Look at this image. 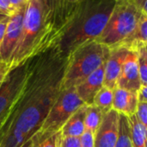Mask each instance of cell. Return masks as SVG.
Wrapping results in <instances>:
<instances>
[{"label": "cell", "instance_id": "d590c367", "mask_svg": "<svg viewBox=\"0 0 147 147\" xmlns=\"http://www.w3.org/2000/svg\"><path fill=\"white\" fill-rule=\"evenodd\" d=\"M24 1H25V2H26V3H28V1H29V0H24Z\"/></svg>", "mask_w": 147, "mask_h": 147}, {"label": "cell", "instance_id": "4dcf8cb0", "mask_svg": "<svg viewBox=\"0 0 147 147\" xmlns=\"http://www.w3.org/2000/svg\"><path fill=\"white\" fill-rule=\"evenodd\" d=\"M9 69V66H4L1 70H0V85H1V83H2V81H3V77H4V75H5V73L7 72V70Z\"/></svg>", "mask_w": 147, "mask_h": 147}, {"label": "cell", "instance_id": "8fae6325", "mask_svg": "<svg viewBox=\"0 0 147 147\" xmlns=\"http://www.w3.org/2000/svg\"><path fill=\"white\" fill-rule=\"evenodd\" d=\"M140 87L141 81L137 64V55L135 51L129 50L123 62L116 88L137 92Z\"/></svg>", "mask_w": 147, "mask_h": 147}, {"label": "cell", "instance_id": "1f68e13d", "mask_svg": "<svg viewBox=\"0 0 147 147\" xmlns=\"http://www.w3.org/2000/svg\"><path fill=\"white\" fill-rule=\"evenodd\" d=\"M9 17V16L8 15H6V14H4L3 12H2L1 10H0V23L1 22H3V20H5V19H7Z\"/></svg>", "mask_w": 147, "mask_h": 147}, {"label": "cell", "instance_id": "f1b7e54d", "mask_svg": "<svg viewBox=\"0 0 147 147\" xmlns=\"http://www.w3.org/2000/svg\"><path fill=\"white\" fill-rule=\"evenodd\" d=\"M15 10H18L20 8L25 6L27 3L24 0H9Z\"/></svg>", "mask_w": 147, "mask_h": 147}, {"label": "cell", "instance_id": "ffe728a7", "mask_svg": "<svg viewBox=\"0 0 147 147\" xmlns=\"http://www.w3.org/2000/svg\"><path fill=\"white\" fill-rule=\"evenodd\" d=\"M115 147H133L128 119L127 116L121 113H119L118 137Z\"/></svg>", "mask_w": 147, "mask_h": 147}, {"label": "cell", "instance_id": "52a82bcc", "mask_svg": "<svg viewBox=\"0 0 147 147\" xmlns=\"http://www.w3.org/2000/svg\"><path fill=\"white\" fill-rule=\"evenodd\" d=\"M28 59L9 68L0 85V126L19 95L28 73Z\"/></svg>", "mask_w": 147, "mask_h": 147}, {"label": "cell", "instance_id": "277c9868", "mask_svg": "<svg viewBox=\"0 0 147 147\" xmlns=\"http://www.w3.org/2000/svg\"><path fill=\"white\" fill-rule=\"evenodd\" d=\"M109 49L96 40L76 49L69 56L63 78V88L76 87L101 67L109 55Z\"/></svg>", "mask_w": 147, "mask_h": 147}, {"label": "cell", "instance_id": "5bb4252c", "mask_svg": "<svg viewBox=\"0 0 147 147\" xmlns=\"http://www.w3.org/2000/svg\"><path fill=\"white\" fill-rule=\"evenodd\" d=\"M137 92L115 88L114 89L113 109L127 117L135 114L138 106Z\"/></svg>", "mask_w": 147, "mask_h": 147}, {"label": "cell", "instance_id": "2e32d148", "mask_svg": "<svg viewBox=\"0 0 147 147\" xmlns=\"http://www.w3.org/2000/svg\"><path fill=\"white\" fill-rule=\"evenodd\" d=\"M86 109L87 106L84 105L67 120L60 130V134L62 137L79 138L84 133V118Z\"/></svg>", "mask_w": 147, "mask_h": 147}, {"label": "cell", "instance_id": "cb8c5ba5", "mask_svg": "<svg viewBox=\"0 0 147 147\" xmlns=\"http://www.w3.org/2000/svg\"><path fill=\"white\" fill-rule=\"evenodd\" d=\"M79 140L81 147H94V134L89 131L85 130L79 137Z\"/></svg>", "mask_w": 147, "mask_h": 147}, {"label": "cell", "instance_id": "ba28073f", "mask_svg": "<svg viewBox=\"0 0 147 147\" xmlns=\"http://www.w3.org/2000/svg\"><path fill=\"white\" fill-rule=\"evenodd\" d=\"M26 6L27 4L9 17L0 46V63L9 65L10 57L21 36Z\"/></svg>", "mask_w": 147, "mask_h": 147}, {"label": "cell", "instance_id": "f546056e", "mask_svg": "<svg viewBox=\"0 0 147 147\" xmlns=\"http://www.w3.org/2000/svg\"><path fill=\"white\" fill-rule=\"evenodd\" d=\"M9 17L0 23V46H1L2 41H3V35H4V31H5V29H6V25H7Z\"/></svg>", "mask_w": 147, "mask_h": 147}, {"label": "cell", "instance_id": "e575fe53", "mask_svg": "<svg viewBox=\"0 0 147 147\" xmlns=\"http://www.w3.org/2000/svg\"><path fill=\"white\" fill-rule=\"evenodd\" d=\"M4 66H6V64H3V63H0V70L4 67ZM8 66V65H7Z\"/></svg>", "mask_w": 147, "mask_h": 147}, {"label": "cell", "instance_id": "9c48e42d", "mask_svg": "<svg viewBox=\"0 0 147 147\" xmlns=\"http://www.w3.org/2000/svg\"><path fill=\"white\" fill-rule=\"evenodd\" d=\"M119 130V113L112 109L103 115L94 134V147H115Z\"/></svg>", "mask_w": 147, "mask_h": 147}, {"label": "cell", "instance_id": "484cf974", "mask_svg": "<svg viewBox=\"0 0 147 147\" xmlns=\"http://www.w3.org/2000/svg\"><path fill=\"white\" fill-rule=\"evenodd\" d=\"M0 10L9 16L14 14L16 10H14L9 0H0Z\"/></svg>", "mask_w": 147, "mask_h": 147}, {"label": "cell", "instance_id": "d4e9b609", "mask_svg": "<svg viewBox=\"0 0 147 147\" xmlns=\"http://www.w3.org/2000/svg\"><path fill=\"white\" fill-rule=\"evenodd\" d=\"M60 132L54 133L40 142L41 147H59V139Z\"/></svg>", "mask_w": 147, "mask_h": 147}, {"label": "cell", "instance_id": "7402d4cb", "mask_svg": "<svg viewBox=\"0 0 147 147\" xmlns=\"http://www.w3.org/2000/svg\"><path fill=\"white\" fill-rule=\"evenodd\" d=\"M137 120L147 127V102H139L135 113Z\"/></svg>", "mask_w": 147, "mask_h": 147}, {"label": "cell", "instance_id": "7a4b0ae2", "mask_svg": "<svg viewBox=\"0 0 147 147\" xmlns=\"http://www.w3.org/2000/svg\"><path fill=\"white\" fill-rule=\"evenodd\" d=\"M116 0H80L57 33L53 44L65 57L79 46L97 40L114 10Z\"/></svg>", "mask_w": 147, "mask_h": 147}, {"label": "cell", "instance_id": "d6a6232c", "mask_svg": "<svg viewBox=\"0 0 147 147\" xmlns=\"http://www.w3.org/2000/svg\"><path fill=\"white\" fill-rule=\"evenodd\" d=\"M32 147H41V146H40V142L37 139L36 136H35V138H34V143H33Z\"/></svg>", "mask_w": 147, "mask_h": 147}, {"label": "cell", "instance_id": "7c38bea8", "mask_svg": "<svg viewBox=\"0 0 147 147\" xmlns=\"http://www.w3.org/2000/svg\"><path fill=\"white\" fill-rule=\"evenodd\" d=\"M46 11L47 23L54 35V38L66 22L73 5L67 0H42Z\"/></svg>", "mask_w": 147, "mask_h": 147}, {"label": "cell", "instance_id": "4316f807", "mask_svg": "<svg viewBox=\"0 0 147 147\" xmlns=\"http://www.w3.org/2000/svg\"><path fill=\"white\" fill-rule=\"evenodd\" d=\"M137 97L139 102H147V86L141 85L137 91Z\"/></svg>", "mask_w": 147, "mask_h": 147}, {"label": "cell", "instance_id": "603a6c76", "mask_svg": "<svg viewBox=\"0 0 147 147\" xmlns=\"http://www.w3.org/2000/svg\"><path fill=\"white\" fill-rule=\"evenodd\" d=\"M59 147H81L79 138L62 137L60 134L59 139Z\"/></svg>", "mask_w": 147, "mask_h": 147}, {"label": "cell", "instance_id": "83f0119b", "mask_svg": "<svg viewBox=\"0 0 147 147\" xmlns=\"http://www.w3.org/2000/svg\"><path fill=\"white\" fill-rule=\"evenodd\" d=\"M133 1L136 4V6L138 7V9L141 11V13L147 14V0H133Z\"/></svg>", "mask_w": 147, "mask_h": 147}, {"label": "cell", "instance_id": "30bf717a", "mask_svg": "<svg viewBox=\"0 0 147 147\" xmlns=\"http://www.w3.org/2000/svg\"><path fill=\"white\" fill-rule=\"evenodd\" d=\"M128 51L129 49L123 46H115L109 49V55L104 64V87L111 90L116 88L121 67Z\"/></svg>", "mask_w": 147, "mask_h": 147}, {"label": "cell", "instance_id": "44dd1931", "mask_svg": "<svg viewBox=\"0 0 147 147\" xmlns=\"http://www.w3.org/2000/svg\"><path fill=\"white\" fill-rule=\"evenodd\" d=\"M137 55V64L141 85L147 86V47L143 46L135 50Z\"/></svg>", "mask_w": 147, "mask_h": 147}, {"label": "cell", "instance_id": "9a60e30c", "mask_svg": "<svg viewBox=\"0 0 147 147\" xmlns=\"http://www.w3.org/2000/svg\"><path fill=\"white\" fill-rule=\"evenodd\" d=\"M119 46H123L133 51L147 46V14L141 15L134 30Z\"/></svg>", "mask_w": 147, "mask_h": 147}, {"label": "cell", "instance_id": "d6986e66", "mask_svg": "<svg viewBox=\"0 0 147 147\" xmlns=\"http://www.w3.org/2000/svg\"><path fill=\"white\" fill-rule=\"evenodd\" d=\"M103 113L102 111L94 105L87 106L85 118H84V126L85 130L95 134L99 126L102 123Z\"/></svg>", "mask_w": 147, "mask_h": 147}, {"label": "cell", "instance_id": "3957f363", "mask_svg": "<svg viewBox=\"0 0 147 147\" xmlns=\"http://www.w3.org/2000/svg\"><path fill=\"white\" fill-rule=\"evenodd\" d=\"M54 35L47 23L42 0L27 3L20 39L10 57L9 68L20 64L46 46L53 43Z\"/></svg>", "mask_w": 147, "mask_h": 147}, {"label": "cell", "instance_id": "836d02e7", "mask_svg": "<svg viewBox=\"0 0 147 147\" xmlns=\"http://www.w3.org/2000/svg\"><path fill=\"white\" fill-rule=\"evenodd\" d=\"M67 1H68V3H69L70 4L73 5V4H75V3H77L78 2H79L80 0H67Z\"/></svg>", "mask_w": 147, "mask_h": 147}, {"label": "cell", "instance_id": "e0dca14e", "mask_svg": "<svg viewBox=\"0 0 147 147\" xmlns=\"http://www.w3.org/2000/svg\"><path fill=\"white\" fill-rule=\"evenodd\" d=\"M130 136L133 147H146L147 127L143 126L136 118L135 114L128 116Z\"/></svg>", "mask_w": 147, "mask_h": 147}, {"label": "cell", "instance_id": "6da1fadb", "mask_svg": "<svg viewBox=\"0 0 147 147\" xmlns=\"http://www.w3.org/2000/svg\"><path fill=\"white\" fill-rule=\"evenodd\" d=\"M67 63L53 42L28 58L25 82L0 126V147H32L63 88Z\"/></svg>", "mask_w": 147, "mask_h": 147}, {"label": "cell", "instance_id": "ac0fdd59", "mask_svg": "<svg viewBox=\"0 0 147 147\" xmlns=\"http://www.w3.org/2000/svg\"><path fill=\"white\" fill-rule=\"evenodd\" d=\"M113 99L114 90L103 86L94 97L92 105L98 107L102 113L105 114L113 109Z\"/></svg>", "mask_w": 147, "mask_h": 147}, {"label": "cell", "instance_id": "4fadbf2b", "mask_svg": "<svg viewBox=\"0 0 147 147\" xmlns=\"http://www.w3.org/2000/svg\"><path fill=\"white\" fill-rule=\"evenodd\" d=\"M104 64L105 62L90 75L84 81L74 87L77 94L86 106L92 105L94 97L103 87Z\"/></svg>", "mask_w": 147, "mask_h": 147}, {"label": "cell", "instance_id": "5b68a950", "mask_svg": "<svg viewBox=\"0 0 147 147\" xmlns=\"http://www.w3.org/2000/svg\"><path fill=\"white\" fill-rule=\"evenodd\" d=\"M142 14L133 0H116L109 19L96 41L109 49L121 45L134 30Z\"/></svg>", "mask_w": 147, "mask_h": 147}, {"label": "cell", "instance_id": "8992f818", "mask_svg": "<svg viewBox=\"0 0 147 147\" xmlns=\"http://www.w3.org/2000/svg\"><path fill=\"white\" fill-rule=\"evenodd\" d=\"M84 105L74 87L62 88L36 135L37 139L42 142L51 135L59 133L67 120Z\"/></svg>", "mask_w": 147, "mask_h": 147}]
</instances>
